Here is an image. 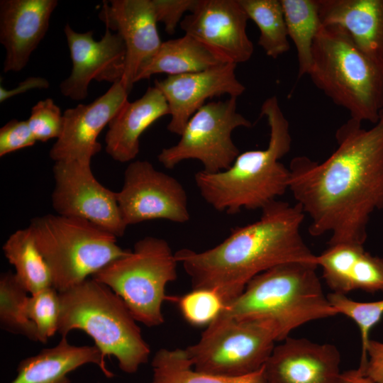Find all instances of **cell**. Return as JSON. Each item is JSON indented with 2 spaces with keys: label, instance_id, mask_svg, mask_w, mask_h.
<instances>
[{
  "label": "cell",
  "instance_id": "1",
  "mask_svg": "<svg viewBox=\"0 0 383 383\" xmlns=\"http://www.w3.org/2000/svg\"><path fill=\"white\" fill-rule=\"evenodd\" d=\"M335 137L337 148L323 162L292 160L289 190L311 219V235L330 233L328 245H364L371 214L383 210V110L372 128L350 118Z\"/></svg>",
  "mask_w": 383,
  "mask_h": 383
},
{
  "label": "cell",
  "instance_id": "2",
  "mask_svg": "<svg viewBox=\"0 0 383 383\" xmlns=\"http://www.w3.org/2000/svg\"><path fill=\"white\" fill-rule=\"evenodd\" d=\"M304 218L297 203L275 200L262 209L257 221L234 228L218 245L202 252L180 249L175 256L192 289L213 290L226 304L253 277L275 266L296 262L317 265V255L300 233Z\"/></svg>",
  "mask_w": 383,
  "mask_h": 383
},
{
  "label": "cell",
  "instance_id": "3",
  "mask_svg": "<svg viewBox=\"0 0 383 383\" xmlns=\"http://www.w3.org/2000/svg\"><path fill=\"white\" fill-rule=\"evenodd\" d=\"M260 111L270 128L265 149L240 153L226 170L194 174L202 198L218 211L235 214L243 209L262 210L289 189V170L280 159L291 149L289 123L276 96L266 99Z\"/></svg>",
  "mask_w": 383,
  "mask_h": 383
},
{
  "label": "cell",
  "instance_id": "4",
  "mask_svg": "<svg viewBox=\"0 0 383 383\" xmlns=\"http://www.w3.org/2000/svg\"><path fill=\"white\" fill-rule=\"evenodd\" d=\"M313 263L288 262L253 277L219 315L275 323L279 341L309 321L338 314L325 295Z\"/></svg>",
  "mask_w": 383,
  "mask_h": 383
},
{
  "label": "cell",
  "instance_id": "5",
  "mask_svg": "<svg viewBox=\"0 0 383 383\" xmlns=\"http://www.w3.org/2000/svg\"><path fill=\"white\" fill-rule=\"evenodd\" d=\"M57 332L73 330L91 336L102 357L113 356L125 373L133 374L148 362L150 348L123 299L106 284L87 278L59 292Z\"/></svg>",
  "mask_w": 383,
  "mask_h": 383
},
{
  "label": "cell",
  "instance_id": "6",
  "mask_svg": "<svg viewBox=\"0 0 383 383\" xmlns=\"http://www.w3.org/2000/svg\"><path fill=\"white\" fill-rule=\"evenodd\" d=\"M308 75L350 118L377 122L383 110V61L360 50L342 28L322 27L314 40Z\"/></svg>",
  "mask_w": 383,
  "mask_h": 383
},
{
  "label": "cell",
  "instance_id": "7",
  "mask_svg": "<svg viewBox=\"0 0 383 383\" xmlns=\"http://www.w3.org/2000/svg\"><path fill=\"white\" fill-rule=\"evenodd\" d=\"M28 227L58 292L81 283L130 251L117 245L113 234L79 218L49 213L33 218Z\"/></svg>",
  "mask_w": 383,
  "mask_h": 383
},
{
  "label": "cell",
  "instance_id": "8",
  "mask_svg": "<svg viewBox=\"0 0 383 383\" xmlns=\"http://www.w3.org/2000/svg\"><path fill=\"white\" fill-rule=\"evenodd\" d=\"M178 263L167 240L145 236L91 277L118 294L137 321L155 327L165 322V288L177 279Z\"/></svg>",
  "mask_w": 383,
  "mask_h": 383
},
{
  "label": "cell",
  "instance_id": "9",
  "mask_svg": "<svg viewBox=\"0 0 383 383\" xmlns=\"http://www.w3.org/2000/svg\"><path fill=\"white\" fill-rule=\"evenodd\" d=\"M277 341L278 328L271 320L218 315L184 351L197 371L243 376L262 368Z\"/></svg>",
  "mask_w": 383,
  "mask_h": 383
},
{
  "label": "cell",
  "instance_id": "10",
  "mask_svg": "<svg viewBox=\"0 0 383 383\" xmlns=\"http://www.w3.org/2000/svg\"><path fill=\"white\" fill-rule=\"evenodd\" d=\"M239 127L251 128L252 123L237 111V98L206 103L189 118L178 143L163 148L157 160L170 170L192 159L199 160L206 172L226 170L240 154L232 138Z\"/></svg>",
  "mask_w": 383,
  "mask_h": 383
},
{
  "label": "cell",
  "instance_id": "11",
  "mask_svg": "<svg viewBox=\"0 0 383 383\" xmlns=\"http://www.w3.org/2000/svg\"><path fill=\"white\" fill-rule=\"evenodd\" d=\"M116 198L127 226L155 219L177 223L190 219L187 194L182 184L157 170L148 160L129 163Z\"/></svg>",
  "mask_w": 383,
  "mask_h": 383
},
{
  "label": "cell",
  "instance_id": "12",
  "mask_svg": "<svg viewBox=\"0 0 383 383\" xmlns=\"http://www.w3.org/2000/svg\"><path fill=\"white\" fill-rule=\"evenodd\" d=\"M91 163L77 160L55 162L52 205L57 214L87 220L122 237L127 228L116 192L95 178Z\"/></svg>",
  "mask_w": 383,
  "mask_h": 383
},
{
  "label": "cell",
  "instance_id": "13",
  "mask_svg": "<svg viewBox=\"0 0 383 383\" xmlns=\"http://www.w3.org/2000/svg\"><path fill=\"white\" fill-rule=\"evenodd\" d=\"M248 20L238 0H198L179 26L221 62L237 65L254 52L246 31Z\"/></svg>",
  "mask_w": 383,
  "mask_h": 383
},
{
  "label": "cell",
  "instance_id": "14",
  "mask_svg": "<svg viewBox=\"0 0 383 383\" xmlns=\"http://www.w3.org/2000/svg\"><path fill=\"white\" fill-rule=\"evenodd\" d=\"M72 67L60 84L62 94L74 101L84 100L92 80L112 84L121 80L125 70L126 47L121 37L106 28L96 41L93 31L78 33L67 23L64 28Z\"/></svg>",
  "mask_w": 383,
  "mask_h": 383
},
{
  "label": "cell",
  "instance_id": "15",
  "mask_svg": "<svg viewBox=\"0 0 383 383\" xmlns=\"http://www.w3.org/2000/svg\"><path fill=\"white\" fill-rule=\"evenodd\" d=\"M129 91L122 82L88 104H79L63 113L64 127L50 150L54 162L77 160L90 162L101 150L97 138L128 100Z\"/></svg>",
  "mask_w": 383,
  "mask_h": 383
},
{
  "label": "cell",
  "instance_id": "16",
  "mask_svg": "<svg viewBox=\"0 0 383 383\" xmlns=\"http://www.w3.org/2000/svg\"><path fill=\"white\" fill-rule=\"evenodd\" d=\"M236 65L222 62L202 71L155 79V87L165 96L170 110L167 130L180 135L189 118L208 99L242 95L245 87L236 77Z\"/></svg>",
  "mask_w": 383,
  "mask_h": 383
},
{
  "label": "cell",
  "instance_id": "17",
  "mask_svg": "<svg viewBox=\"0 0 383 383\" xmlns=\"http://www.w3.org/2000/svg\"><path fill=\"white\" fill-rule=\"evenodd\" d=\"M99 18L106 28L116 31L126 47L121 82L130 92L140 67L162 44L152 0L104 1Z\"/></svg>",
  "mask_w": 383,
  "mask_h": 383
},
{
  "label": "cell",
  "instance_id": "18",
  "mask_svg": "<svg viewBox=\"0 0 383 383\" xmlns=\"http://www.w3.org/2000/svg\"><path fill=\"white\" fill-rule=\"evenodd\" d=\"M340 354L333 344L287 337L262 367L265 383H339Z\"/></svg>",
  "mask_w": 383,
  "mask_h": 383
},
{
  "label": "cell",
  "instance_id": "19",
  "mask_svg": "<svg viewBox=\"0 0 383 383\" xmlns=\"http://www.w3.org/2000/svg\"><path fill=\"white\" fill-rule=\"evenodd\" d=\"M57 0H1L0 43L4 72H19L45 35Z\"/></svg>",
  "mask_w": 383,
  "mask_h": 383
},
{
  "label": "cell",
  "instance_id": "20",
  "mask_svg": "<svg viewBox=\"0 0 383 383\" xmlns=\"http://www.w3.org/2000/svg\"><path fill=\"white\" fill-rule=\"evenodd\" d=\"M318 263L334 293L383 292V259L366 252L363 245L344 243L328 246L319 255Z\"/></svg>",
  "mask_w": 383,
  "mask_h": 383
},
{
  "label": "cell",
  "instance_id": "21",
  "mask_svg": "<svg viewBox=\"0 0 383 383\" xmlns=\"http://www.w3.org/2000/svg\"><path fill=\"white\" fill-rule=\"evenodd\" d=\"M170 115L167 102L155 87L135 101H127L108 125L106 152L114 160L128 162L140 150V138L159 118Z\"/></svg>",
  "mask_w": 383,
  "mask_h": 383
},
{
  "label": "cell",
  "instance_id": "22",
  "mask_svg": "<svg viewBox=\"0 0 383 383\" xmlns=\"http://www.w3.org/2000/svg\"><path fill=\"white\" fill-rule=\"evenodd\" d=\"M87 364L96 365L107 378L114 376L96 346L71 345L62 337L55 346L21 360L9 383H72L69 373Z\"/></svg>",
  "mask_w": 383,
  "mask_h": 383
},
{
  "label": "cell",
  "instance_id": "23",
  "mask_svg": "<svg viewBox=\"0 0 383 383\" xmlns=\"http://www.w3.org/2000/svg\"><path fill=\"white\" fill-rule=\"evenodd\" d=\"M323 26L345 30L369 56L383 61V0H318Z\"/></svg>",
  "mask_w": 383,
  "mask_h": 383
},
{
  "label": "cell",
  "instance_id": "24",
  "mask_svg": "<svg viewBox=\"0 0 383 383\" xmlns=\"http://www.w3.org/2000/svg\"><path fill=\"white\" fill-rule=\"evenodd\" d=\"M222 62L197 40L184 34L162 42L156 52L140 67L135 83L155 74L171 76L196 72Z\"/></svg>",
  "mask_w": 383,
  "mask_h": 383
},
{
  "label": "cell",
  "instance_id": "25",
  "mask_svg": "<svg viewBox=\"0 0 383 383\" xmlns=\"http://www.w3.org/2000/svg\"><path fill=\"white\" fill-rule=\"evenodd\" d=\"M8 262L15 268L18 282L30 294L52 287L50 268L38 250L28 226L13 232L3 245Z\"/></svg>",
  "mask_w": 383,
  "mask_h": 383
},
{
  "label": "cell",
  "instance_id": "26",
  "mask_svg": "<svg viewBox=\"0 0 383 383\" xmlns=\"http://www.w3.org/2000/svg\"><path fill=\"white\" fill-rule=\"evenodd\" d=\"M151 383H265L262 368L243 376H225L194 369L184 349L161 348L152 360Z\"/></svg>",
  "mask_w": 383,
  "mask_h": 383
},
{
  "label": "cell",
  "instance_id": "27",
  "mask_svg": "<svg viewBox=\"0 0 383 383\" xmlns=\"http://www.w3.org/2000/svg\"><path fill=\"white\" fill-rule=\"evenodd\" d=\"M289 38L295 45L298 78L309 74L314 40L323 26L318 0H280Z\"/></svg>",
  "mask_w": 383,
  "mask_h": 383
},
{
  "label": "cell",
  "instance_id": "28",
  "mask_svg": "<svg viewBox=\"0 0 383 383\" xmlns=\"http://www.w3.org/2000/svg\"><path fill=\"white\" fill-rule=\"evenodd\" d=\"M249 19L257 26V43L273 59L290 48L289 36L280 0H238Z\"/></svg>",
  "mask_w": 383,
  "mask_h": 383
},
{
  "label": "cell",
  "instance_id": "29",
  "mask_svg": "<svg viewBox=\"0 0 383 383\" xmlns=\"http://www.w3.org/2000/svg\"><path fill=\"white\" fill-rule=\"evenodd\" d=\"M28 292L11 271L0 277L1 328L11 333L21 335L30 340L38 341L37 329L25 312Z\"/></svg>",
  "mask_w": 383,
  "mask_h": 383
},
{
  "label": "cell",
  "instance_id": "30",
  "mask_svg": "<svg viewBox=\"0 0 383 383\" xmlns=\"http://www.w3.org/2000/svg\"><path fill=\"white\" fill-rule=\"evenodd\" d=\"M331 304L338 314L352 319L359 327L362 342V353L359 367L367 362L366 349L370 332L383 316V299L371 302H360L348 298L345 294L332 292L327 295Z\"/></svg>",
  "mask_w": 383,
  "mask_h": 383
},
{
  "label": "cell",
  "instance_id": "31",
  "mask_svg": "<svg viewBox=\"0 0 383 383\" xmlns=\"http://www.w3.org/2000/svg\"><path fill=\"white\" fill-rule=\"evenodd\" d=\"M25 312L36 327L38 341L45 343L58 330L60 313L59 292L53 287H50L31 294L26 299Z\"/></svg>",
  "mask_w": 383,
  "mask_h": 383
},
{
  "label": "cell",
  "instance_id": "32",
  "mask_svg": "<svg viewBox=\"0 0 383 383\" xmlns=\"http://www.w3.org/2000/svg\"><path fill=\"white\" fill-rule=\"evenodd\" d=\"M177 301L184 319L194 326H208L217 318L225 305L219 294L209 289H192Z\"/></svg>",
  "mask_w": 383,
  "mask_h": 383
},
{
  "label": "cell",
  "instance_id": "33",
  "mask_svg": "<svg viewBox=\"0 0 383 383\" xmlns=\"http://www.w3.org/2000/svg\"><path fill=\"white\" fill-rule=\"evenodd\" d=\"M27 121L37 141L57 140L63 131V114L50 98L40 100L35 104Z\"/></svg>",
  "mask_w": 383,
  "mask_h": 383
},
{
  "label": "cell",
  "instance_id": "34",
  "mask_svg": "<svg viewBox=\"0 0 383 383\" xmlns=\"http://www.w3.org/2000/svg\"><path fill=\"white\" fill-rule=\"evenodd\" d=\"M36 141L27 121L13 119L0 129V157L33 146Z\"/></svg>",
  "mask_w": 383,
  "mask_h": 383
},
{
  "label": "cell",
  "instance_id": "35",
  "mask_svg": "<svg viewBox=\"0 0 383 383\" xmlns=\"http://www.w3.org/2000/svg\"><path fill=\"white\" fill-rule=\"evenodd\" d=\"M198 0H152L157 22L162 23L165 32L175 33L186 12H192Z\"/></svg>",
  "mask_w": 383,
  "mask_h": 383
},
{
  "label": "cell",
  "instance_id": "36",
  "mask_svg": "<svg viewBox=\"0 0 383 383\" xmlns=\"http://www.w3.org/2000/svg\"><path fill=\"white\" fill-rule=\"evenodd\" d=\"M367 362L358 367L376 383H383V343L370 340L366 349Z\"/></svg>",
  "mask_w": 383,
  "mask_h": 383
},
{
  "label": "cell",
  "instance_id": "37",
  "mask_svg": "<svg viewBox=\"0 0 383 383\" xmlns=\"http://www.w3.org/2000/svg\"><path fill=\"white\" fill-rule=\"evenodd\" d=\"M49 82L40 77H30L18 84L14 89H6L0 86V102L2 103L8 99L33 89H48Z\"/></svg>",
  "mask_w": 383,
  "mask_h": 383
},
{
  "label": "cell",
  "instance_id": "38",
  "mask_svg": "<svg viewBox=\"0 0 383 383\" xmlns=\"http://www.w3.org/2000/svg\"><path fill=\"white\" fill-rule=\"evenodd\" d=\"M339 383H376L366 377L359 368L342 372Z\"/></svg>",
  "mask_w": 383,
  "mask_h": 383
}]
</instances>
